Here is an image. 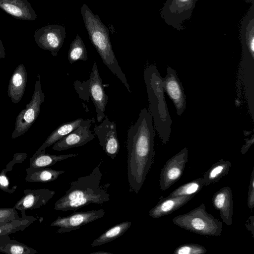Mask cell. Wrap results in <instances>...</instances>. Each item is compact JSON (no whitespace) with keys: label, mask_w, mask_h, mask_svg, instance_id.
Instances as JSON below:
<instances>
[{"label":"cell","mask_w":254,"mask_h":254,"mask_svg":"<svg viewBox=\"0 0 254 254\" xmlns=\"http://www.w3.org/2000/svg\"><path fill=\"white\" fill-rule=\"evenodd\" d=\"M154 127L152 117L146 109L127 132V178L129 191L137 194L154 163Z\"/></svg>","instance_id":"6da1fadb"},{"label":"cell","mask_w":254,"mask_h":254,"mask_svg":"<svg viewBox=\"0 0 254 254\" xmlns=\"http://www.w3.org/2000/svg\"><path fill=\"white\" fill-rule=\"evenodd\" d=\"M102 161L89 174L70 183L69 189L55 202V210L75 211L90 204H102L110 199L107 190L110 184L101 185Z\"/></svg>","instance_id":"7a4b0ae2"},{"label":"cell","mask_w":254,"mask_h":254,"mask_svg":"<svg viewBox=\"0 0 254 254\" xmlns=\"http://www.w3.org/2000/svg\"><path fill=\"white\" fill-rule=\"evenodd\" d=\"M144 79L154 127L162 143L166 144L170 137L172 121L166 102L162 77L155 65L151 64L145 68Z\"/></svg>","instance_id":"3957f363"},{"label":"cell","mask_w":254,"mask_h":254,"mask_svg":"<svg viewBox=\"0 0 254 254\" xmlns=\"http://www.w3.org/2000/svg\"><path fill=\"white\" fill-rule=\"evenodd\" d=\"M81 13L90 40L103 62L131 93L125 74L120 66L112 49L109 33L99 16L94 14L85 4L81 7Z\"/></svg>","instance_id":"277c9868"},{"label":"cell","mask_w":254,"mask_h":254,"mask_svg":"<svg viewBox=\"0 0 254 254\" xmlns=\"http://www.w3.org/2000/svg\"><path fill=\"white\" fill-rule=\"evenodd\" d=\"M172 222L186 230L205 236H218L223 230L222 223L206 211L203 203L187 213L175 216Z\"/></svg>","instance_id":"5b68a950"},{"label":"cell","mask_w":254,"mask_h":254,"mask_svg":"<svg viewBox=\"0 0 254 254\" xmlns=\"http://www.w3.org/2000/svg\"><path fill=\"white\" fill-rule=\"evenodd\" d=\"M74 87L81 99L88 102L90 98L95 107L97 122H101L106 116L105 111L108 97L95 61L89 79L83 81L76 80Z\"/></svg>","instance_id":"8992f818"},{"label":"cell","mask_w":254,"mask_h":254,"mask_svg":"<svg viewBox=\"0 0 254 254\" xmlns=\"http://www.w3.org/2000/svg\"><path fill=\"white\" fill-rule=\"evenodd\" d=\"M45 100L42 92L40 79L36 80L34 91L30 102L26 105L18 115L15 121V128L11 138L15 139L24 134L37 119L41 110V106Z\"/></svg>","instance_id":"52a82bcc"},{"label":"cell","mask_w":254,"mask_h":254,"mask_svg":"<svg viewBox=\"0 0 254 254\" xmlns=\"http://www.w3.org/2000/svg\"><path fill=\"white\" fill-rule=\"evenodd\" d=\"M65 28L58 24H49L35 31L34 39L41 49L50 51L57 56L65 38Z\"/></svg>","instance_id":"ba28073f"},{"label":"cell","mask_w":254,"mask_h":254,"mask_svg":"<svg viewBox=\"0 0 254 254\" xmlns=\"http://www.w3.org/2000/svg\"><path fill=\"white\" fill-rule=\"evenodd\" d=\"M188 160V150L184 147L169 159L162 167L159 181L161 190H165L180 180Z\"/></svg>","instance_id":"9c48e42d"},{"label":"cell","mask_w":254,"mask_h":254,"mask_svg":"<svg viewBox=\"0 0 254 254\" xmlns=\"http://www.w3.org/2000/svg\"><path fill=\"white\" fill-rule=\"evenodd\" d=\"M105 215L103 209L74 212L67 216H58L50 226L59 227L56 233L63 234L79 229L81 226L98 220Z\"/></svg>","instance_id":"30bf717a"},{"label":"cell","mask_w":254,"mask_h":254,"mask_svg":"<svg viewBox=\"0 0 254 254\" xmlns=\"http://www.w3.org/2000/svg\"><path fill=\"white\" fill-rule=\"evenodd\" d=\"M94 133L106 154L115 159L120 150V143L117 136L116 123L110 121L106 116L101 123L94 128Z\"/></svg>","instance_id":"8fae6325"},{"label":"cell","mask_w":254,"mask_h":254,"mask_svg":"<svg viewBox=\"0 0 254 254\" xmlns=\"http://www.w3.org/2000/svg\"><path fill=\"white\" fill-rule=\"evenodd\" d=\"M93 120H83L75 129L54 143L52 149L64 151L86 144L93 139L95 134L90 130Z\"/></svg>","instance_id":"7c38bea8"},{"label":"cell","mask_w":254,"mask_h":254,"mask_svg":"<svg viewBox=\"0 0 254 254\" xmlns=\"http://www.w3.org/2000/svg\"><path fill=\"white\" fill-rule=\"evenodd\" d=\"M162 85L164 91L173 102L177 115L181 116L186 108V97L176 71L169 66L166 75L162 77Z\"/></svg>","instance_id":"4fadbf2b"},{"label":"cell","mask_w":254,"mask_h":254,"mask_svg":"<svg viewBox=\"0 0 254 254\" xmlns=\"http://www.w3.org/2000/svg\"><path fill=\"white\" fill-rule=\"evenodd\" d=\"M24 195L13 207L17 210L35 209L46 205L54 196L55 191L47 189H25Z\"/></svg>","instance_id":"5bb4252c"},{"label":"cell","mask_w":254,"mask_h":254,"mask_svg":"<svg viewBox=\"0 0 254 254\" xmlns=\"http://www.w3.org/2000/svg\"><path fill=\"white\" fill-rule=\"evenodd\" d=\"M212 202L214 207L219 211L223 222L228 226H230L232 223L233 208L231 189L229 187H224L220 189L213 195Z\"/></svg>","instance_id":"9a60e30c"},{"label":"cell","mask_w":254,"mask_h":254,"mask_svg":"<svg viewBox=\"0 0 254 254\" xmlns=\"http://www.w3.org/2000/svg\"><path fill=\"white\" fill-rule=\"evenodd\" d=\"M0 8L18 19L33 21L37 18L28 0H0Z\"/></svg>","instance_id":"2e32d148"},{"label":"cell","mask_w":254,"mask_h":254,"mask_svg":"<svg viewBox=\"0 0 254 254\" xmlns=\"http://www.w3.org/2000/svg\"><path fill=\"white\" fill-rule=\"evenodd\" d=\"M194 195L167 196L160 199L149 211V215L153 218H159L169 215L182 207Z\"/></svg>","instance_id":"e0dca14e"},{"label":"cell","mask_w":254,"mask_h":254,"mask_svg":"<svg viewBox=\"0 0 254 254\" xmlns=\"http://www.w3.org/2000/svg\"><path fill=\"white\" fill-rule=\"evenodd\" d=\"M27 80V72L23 64H19L9 80L7 94L13 104L18 103L22 99Z\"/></svg>","instance_id":"ac0fdd59"},{"label":"cell","mask_w":254,"mask_h":254,"mask_svg":"<svg viewBox=\"0 0 254 254\" xmlns=\"http://www.w3.org/2000/svg\"><path fill=\"white\" fill-rule=\"evenodd\" d=\"M78 153L53 155L46 153V149L35 152L30 159L29 168L32 169L47 168L69 158L78 156Z\"/></svg>","instance_id":"d6986e66"},{"label":"cell","mask_w":254,"mask_h":254,"mask_svg":"<svg viewBox=\"0 0 254 254\" xmlns=\"http://www.w3.org/2000/svg\"><path fill=\"white\" fill-rule=\"evenodd\" d=\"M25 180L30 183H49L57 180L64 173V170H57L48 167L25 169Z\"/></svg>","instance_id":"ffe728a7"},{"label":"cell","mask_w":254,"mask_h":254,"mask_svg":"<svg viewBox=\"0 0 254 254\" xmlns=\"http://www.w3.org/2000/svg\"><path fill=\"white\" fill-rule=\"evenodd\" d=\"M82 118L64 123L54 130L36 152H40L53 145L77 127L83 121Z\"/></svg>","instance_id":"44dd1931"},{"label":"cell","mask_w":254,"mask_h":254,"mask_svg":"<svg viewBox=\"0 0 254 254\" xmlns=\"http://www.w3.org/2000/svg\"><path fill=\"white\" fill-rule=\"evenodd\" d=\"M196 0H171L166 3L167 14H171L174 19L183 20L190 15Z\"/></svg>","instance_id":"7402d4cb"},{"label":"cell","mask_w":254,"mask_h":254,"mask_svg":"<svg viewBox=\"0 0 254 254\" xmlns=\"http://www.w3.org/2000/svg\"><path fill=\"white\" fill-rule=\"evenodd\" d=\"M0 252L6 254H35L37 251L14 240L8 234L0 236Z\"/></svg>","instance_id":"603a6c76"},{"label":"cell","mask_w":254,"mask_h":254,"mask_svg":"<svg viewBox=\"0 0 254 254\" xmlns=\"http://www.w3.org/2000/svg\"><path fill=\"white\" fill-rule=\"evenodd\" d=\"M21 217L3 224H0V236L23 231L36 220V218L27 215L25 210H21Z\"/></svg>","instance_id":"cb8c5ba5"},{"label":"cell","mask_w":254,"mask_h":254,"mask_svg":"<svg viewBox=\"0 0 254 254\" xmlns=\"http://www.w3.org/2000/svg\"><path fill=\"white\" fill-rule=\"evenodd\" d=\"M131 225V222L124 221L113 226L96 238L91 246L92 247L100 246L117 239L124 234Z\"/></svg>","instance_id":"d4e9b609"},{"label":"cell","mask_w":254,"mask_h":254,"mask_svg":"<svg viewBox=\"0 0 254 254\" xmlns=\"http://www.w3.org/2000/svg\"><path fill=\"white\" fill-rule=\"evenodd\" d=\"M231 166V162L221 159L213 164L203 174L206 186L216 183L226 175Z\"/></svg>","instance_id":"484cf974"},{"label":"cell","mask_w":254,"mask_h":254,"mask_svg":"<svg viewBox=\"0 0 254 254\" xmlns=\"http://www.w3.org/2000/svg\"><path fill=\"white\" fill-rule=\"evenodd\" d=\"M27 157V155L25 153H16L14 154L12 160L0 173V190L9 194L13 193L16 190L17 186H14L12 188H9V178L7 176L6 173L12 170L15 164L23 162Z\"/></svg>","instance_id":"4316f807"},{"label":"cell","mask_w":254,"mask_h":254,"mask_svg":"<svg viewBox=\"0 0 254 254\" xmlns=\"http://www.w3.org/2000/svg\"><path fill=\"white\" fill-rule=\"evenodd\" d=\"M206 186L203 177L197 178L180 186L172 191L168 196L195 195Z\"/></svg>","instance_id":"83f0119b"},{"label":"cell","mask_w":254,"mask_h":254,"mask_svg":"<svg viewBox=\"0 0 254 254\" xmlns=\"http://www.w3.org/2000/svg\"><path fill=\"white\" fill-rule=\"evenodd\" d=\"M67 59L70 64L77 61L87 60V52L83 42L77 34L70 45L68 52Z\"/></svg>","instance_id":"f1b7e54d"},{"label":"cell","mask_w":254,"mask_h":254,"mask_svg":"<svg viewBox=\"0 0 254 254\" xmlns=\"http://www.w3.org/2000/svg\"><path fill=\"white\" fill-rule=\"evenodd\" d=\"M207 252L204 247L197 244H185L179 246L174 251V254H204Z\"/></svg>","instance_id":"f546056e"},{"label":"cell","mask_w":254,"mask_h":254,"mask_svg":"<svg viewBox=\"0 0 254 254\" xmlns=\"http://www.w3.org/2000/svg\"><path fill=\"white\" fill-rule=\"evenodd\" d=\"M253 19L250 20L246 29L245 40L247 51L254 59V38Z\"/></svg>","instance_id":"4dcf8cb0"},{"label":"cell","mask_w":254,"mask_h":254,"mask_svg":"<svg viewBox=\"0 0 254 254\" xmlns=\"http://www.w3.org/2000/svg\"><path fill=\"white\" fill-rule=\"evenodd\" d=\"M18 213L13 207L0 208V224H3L18 218Z\"/></svg>","instance_id":"1f68e13d"},{"label":"cell","mask_w":254,"mask_h":254,"mask_svg":"<svg viewBox=\"0 0 254 254\" xmlns=\"http://www.w3.org/2000/svg\"><path fill=\"white\" fill-rule=\"evenodd\" d=\"M247 205L250 209L252 210L254 207V169L253 168L249 186Z\"/></svg>","instance_id":"d6a6232c"},{"label":"cell","mask_w":254,"mask_h":254,"mask_svg":"<svg viewBox=\"0 0 254 254\" xmlns=\"http://www.w3.org/2000/svg\"><path fill=\"white\" fill-rule=\"evenodd\" d=\"M247 229L251 232V233L254 238V215H253L249 217L247 220V223L245 225Z\"/></svg>","instance_id":"836d02e7"},{"label":"cell","mask_w":254,"mask_h":254,"mask_svg":"<svg viewBox=\"0 0 254 254\" xmlns=\"http://www.w3.org/2000/svg\"><path fill=\"white\" fill-rule=\"evenodd\" d=\"M254 143V137L253 136L250 139H247L246 143L243 145L241 149V153L244 155L248 150L249 148Z\"/></svg>","instance_id":"e575fe53"},{"label":"cell","mask_w":254,"mask_h":254,"mask_svg":"<svg viewBox=\"0 0 254 254\" xmlns=\"http://www.w3.org/2000/svg\"><path fill=\"white\" fill-rule=\"evenodd\" d=\"M5 57V49L3 43L0 39V59H4Z\"/></svg>","instance_id":"d590c367"},{"label":"cell","mask_w":254,"mask_h":254,"mask_svg":"<svg viewBox=\"0 0 254 254\" xmlns=\"http://www.w3.org/2000/svg\"><path fill=\"white\" fill-rule=\"evenodd\" d=\"M91 254H112V253L108 252L105 251H99V252H95L91 253Z\"/></svg>","instance_id":"8d00e7d4"}]
</instances>
